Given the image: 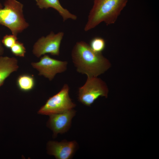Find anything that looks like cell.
Returning a JSON list of instances; mask_svg holds the SVG:
<instances>
[{
    "instance_id": "1",
    "label": "cell",
    "mask_w": 159,
    "mask_h": 159,
    "mask_svg": "<svg viewBox=\"0 0 159 159\" xmlns=\"http://www.w3.org/2000/svg\"><path fill=\"white\" fill-rule=\"evenodd\" d=\"M72 62L79 73L87 77H98L111 67V63L102 53L94 51L83 41L77 42L71 52Z\"/></svg>"
},
{
    "instance_id": "2",
    "label": "cell",
    "mask_w": 159,
    "mask_h": 159,
    "mask_svg": "<svg viewBox=\"0 0 159 159\" xmlns=\"http://www.w3.org/2000/svg\"><path fill=\"white\" fill-rule=\"evenodd\" d=\"M93 6L88 16L84 30L91 29L102 22L108 25L114 24L128 0H93Z\"/></svg>"
},
{
    "instance_id": "3",
    "label": "cell",
    "mask_w": 159,
    "mask_h": 159,
    "mask_svg": "<svg viewBox=\"0 0 159 159\" xmlns=\"http://www.w3.org/2000/svg\"><path fill=\"white\" fill-rule=\"evenodd\" d=\"M0 8V25L6 26L12 34H17L29 26L23 14V4L17 0H6Z\"/></svg>"
},
{
    "instance_id": "4",
    "label": "cell",
    "mask_w": 159,
    "mask_h": 159,
    "mask_svg": "<svg viewBox=\"0 0 159 159\" xmlns=\"http://www.w3.org/2000/svg\"><path fill=\"white\" fill-rule=\"evenodd\" d=\"M108 92L106 84L102 79L97 77H87L85 84L78 89V100L90 106L100 97H107Z\"/></svg>"
},
{
    "instance_id": "5",
    "label": "cell",
    "mask_w": 159,
    "mask_h": 159,
    "mask_svg": "<svg viewBox=\"0 0 159 159\" xmlns=\"http://www.w3.org/2000/svg\"><path fill=\"white\" fill-rule=\"evenodd\" d=\"M69 89L67 84H64L58 93L48 99L38 113L49 115L73 109L76 105L69 97Z\"/></svg>"
},
{
    "instance_id": "6",
    "label": "cell",
    "mask_w": 159,
    "mask_h": 159,
    "mask_svg": "<svg viewBox=\"0 0 159 159\" xmlns=\"http://www.w3.org/2000/svg\"><path fill=\"white\" fill-rule=\"evenodd\" d=\"M64 34L62 32L57 34L51 32L46 37H42L33 46V54L38 58L47 54L59 56L60 44Z\"/></svg>"
},
{
    "instance_id": "7",
    "label": "cell",
    "mask_w": 159,
    "mask_h": 159,
    "mask_svg": "<svg viewBox=\"0 0 159 159\" xmlns=\"http://www.w3.org/2000/svg\"><path fill=\"white\" fill-rule=\"evenodd\" d=\"M67 64L66 61L54 59L46 54L41 58L39 61L32 62L31 64L38 71L39 75L52 81L57 74L66 70Z\"/></svg>"
},
{
    "instance_id": "8",
    "label": "cell",
    "mask_w": 159,
    "mask_h": 159,
    "mask_svg": "<svg viewBox=\"0 0 159 159\" xmlns=\"http://www.w3.org/2000/svg\"><path fill=\"white\" fill-rule=\"evenodd\" d=\"M75 114L76 111L72 109L49 115L47 125L52 131L54 137H56L58 133H63L67 131Z\"/></svg>"
},
{
    "instance_id": "9",
    "label": "cell",
    "mask_w": 159,
    "mask_h": 159,
    "mask_svg": "<svg viewBox=\"0 0 159 159\" xmlns=\"http://www.w3.org/2000/svg\"><path fill=\"white\" fill-rule=\"evenodd\" d=\"M77 146V143L74 141H51L47 143V149L48 154L54 156L56 159H69L72 157Z\"/></svg>"
},
{
    "instance_id": "10",
    "label": "cell",
    "mask_w": 159,
    "mask_h": 159,
    "mask_svg": "<svg viewBox=\"0 0 159 159\" xmlns=\"http://www.w3.org/2000/svg\"><path fill=\"white\" fill-rule=\"evenodd\" d=\"M18 61L14 57L0 56V87L5 80L19 68Z\"/></svg>"
},
{
    "instance_id": "11",
    "label": "cell",
    "mask_w": 159,
    "mask_h": 159,
    "mask_svg": "<svg viewBox=\"0 0 159 159\" xmlns=\"http://www.w3.org/2000/svg\"><path fill=\"white\" fill-rule=\"evenodd\" d=\"M37 5L41 9L52 8L57 11L62 18L64 21L67 19L76 20L77 16L64 8L61 4L59 0H39L36 2Z\"/></svg>"
},
{
    "instance_id": "12",
    "label": "cell",
    "mask_w": 159,
    "mask_h": 159,
    "mask_svg": "<svg viewBox=\"0 0 159 159\" xmlns=\"http://www.w3.org/2000/svg\"><path fill=\"white\" fill-rule=\"evenodd\" d=\"M17 84L21 91H29L32 90L34 86V79L33 77L29 75H21L17 78Z\"/></svg>"
},
{
    "instance_id": "13",
    "label": "cell",
    "mask_w": 159,
    "mask_h": 159,
    "mask_svg": "<svg viewBox=\"0 0 159 159\" xmlns=\"http://www.w3.org/2000/svg\"><path fill=\"white\" fill-rule=\"evenodd\" d=\"M91 48L95 52L102 53L105 49L106 43L105 40L100 37H95L90 42L89 44Z\"/></svg>"
},
{
    "instance_id": "14",
    "label": "cell",
    "mask_w": 159,
    "mask_h": 159,
    "mask_svg": "<svg viewBox=\"0 0 159 159\" xmlns=\"http://www.w3.org/2000/svg\"><path fill=\"white\" fill-rule=\"evenodd\" d=\"M10 49L12 54L16 56L23 57L25 56L26 48L23 43L17 40Z\"/></svg>"
},
{
    "instance_id": "15",
    "label": "cell",
    "mask_w": 159,
    "mask_h": 159,
    "mask_svg": "<svg viewBox=\"0 0 159 159\" xmlns=\"http://www.w3.org/2000/svg\"><path fill=\"white\" fill-rule=\"evenodd\" d=\"M17 36L14 34H6L1 40V42L6 48L10 49L17 40Z\"/></svg>"
},
{
    "instance_id": "16",
    "label": "cell",
    "mask_w": 159,
    "mask_h": 159,
    "mask_svg": "<svg viewBox=\"0 0 159 159\" xmlns=\"http://www.w3.org/2000/svg\"><path fill=\"white\" fill-rule=\"evenodd\" d=\"M4 48L2 46L1 42L0 40V56H1L4 53Z\"/></svg>"
},
{
    "instance_id": "17",
    "label": "cell",
    "mask_w": 159,
    "mask_h": 159,
    "mask_svg": "<svg viewBox=\"0 0 159 159\" xmlns=\"http://www.w3.org/2000/svg\"><path fill=\"white\" fill-rule=\"evenodd\" d=\"M3 7L2 5L0 3V8H1Z\"/></svg>"
},
{
    "instance_id": "18",
    "label": "cell",
    "mask_w": 159,
    "mask_h": 159,
    "mask_svg": "<svg viewBox=\"0 0 159 159\" xmlns=\"http://www.w3.org/2000/svg\"><path fill=\"white\" fill-rule=\"evenodd\" d=\"M36 2L38 1L39 0H35Z\"/></svg>"
}]
</instances>
